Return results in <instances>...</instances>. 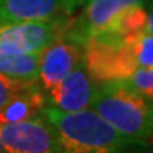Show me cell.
<instances>
[{
	"mask_svg": "<svg viewBox=\"0 0 153 153\" xmlns=\"http://www.w3.org/2000/svg\"><path fill=\"white\" fill-rule=\"evenodd\" d=\"M41 114L52 125L62 153H128L144 145L123 136L92 108L64 113L45 105Z\"/></svg>",
	"mask_w": 153,
	"mask_h": 153,
	"instance_id": "cell-1",
	"label": "cell"
},
{
	"mask_svg": "<svg viewBox=\"0 0 153 153\" xmlns=\"http://www.w3.org/2000/svg\"><path fill=\"white\" fill-rule=\"evenodd\" d=\"M91 108L123 136L142 144L153 139V102L117 81L100 83Z\"/></svg>",
	"mask_w": 153,
	"mask_h": 153,
	"instance_id": "cell-2",
	"label": "cell"
},
{
	"mask_svg": "<svg viewBox=\"0 0 153 153\" xmlns=\"http://www.w3.org/2000/svg\"><path fill=\"white\" fill-rule=\"evenodd\" d=\"M85 67L95 81H119L130 76L137 66L127 36H94L83 44Z\"/></svg>",
	"mask_w": 153,
	"mask_h": 153,
	"instance_id": "cell-3",
	"label": "cell"
},
{
	"mask_svg": "<svg viewBox=\"0 0 153 153\" xmlns=\"http://www.w3.org/2000/svg\"><path fill=\"white\" fill-rule=\"evenodd\" d=\"M71 17L0 22V52L41 53L55 41L66 38Z\"/></svg>",
	"mask_w": 153,
	"mask_h": 153,
	"instance_id": "cell-4",
	"label": "cell"
},
{
	"mask_svg": "<svg viewBox=\"0 0 153 153\" xmlns=\"http://www.w3.org/2000/svg\"><path fill=\"white\" fill-rule=\"evenodd\" d=\"M0 142L5 153H62L52 125L42 114L0 125Z\"/></svg>",
	"mask_w": 153,
	"mask_h": 153,
	"instance_id": "cell-5",
	"label": "cell"
},
{
	"mask_svg": "<svg viewBox=\"0 0 153 153\" xmlns=\"http://www.w3.org/2000/svg\"><path fill=\"white\" fill-rule=\"evenodd\" d=\"M150 0H89L81 6L83 10L78 16L71 17L66 38L83 45L105 30L120 11L133 5L147 6Z\"/></svg>",
	"mask_w": 153,
	"mask_h": 153,
	"instance_id": "cell-6",
	"label": "cell"
},
{
	"mask_svg": "<svg viewBox=\"0 0 153 153\" xmlns=\"http://www.w3.org/2000/svg\"><path fill=\"white\" fill-rule=\"evenodd\" d=\"M99 85L100 83L89 75L83 61L55 86L45 91L47 105L64 113L91 108Z\"/></svg>",
	"mask_w": 153,
	"mask_h": 153,
	"instance_id": "cell-7",
	"label": "cell"
},
{
	"mask_svg": "<svg viewBox=\"0 0 153 153\" xmlns=\"http://www.w3.org/2000/svg\"><path fill=\"white\" fill-rule=\"evenodd\" d=\"M83 62V45L67 38L55 41L39 55L38 85L45 92Z\"/></svg>",
	"mask_w": 153,
	"mask_h": 153,
	"instance_id": "cell-8",
	"label": "cell"
},
{
	"mask_svg": "<svg viewBox=\"0 0 153 153\" xmlns=\"http://www.w3.org/2000/svg\"><path fill=\"white\" fill-rule=\"evenodd\" d=\"M71 0H0V22L71 17Z\"/></svg>",
	"mask_w": 153,
	"mask_h": 153,
	"instance_id": "cell-9",
	"label": "cell"
},
{
	"mask_svg": "<svg viewBox=\"0 0 153 153\" xmlns=\"http://www.w3.org/2000/svg\"><path fill=\"white\" fill-rule=\"evenodd\" d=\"M45 105L47 100L42 88L38 83H30L3 106H0V125L33 119L42 113V108Z\"/></svg>",
	"mask_w": 153,
	"mask_h": 153,
	"instance_id": "cell-10",
	"label": "cell"
},
{
	"mask_svg": "<svg viewBox=\"0 0 153 153\" xmlns=\"http://www.w3.org/2000/svg\"><path fill=\"white\" fill-rule=\"evenodd\" d=\"M39 55L0 52V74L24 83H38Z\"/></svg>",
	"mask_w": 153,
	"mask_h": 153,
	"instance_id": "cell-11",
	"label": "cell"
},
{
	"mask_svg": "<svg viewBox=\"0 0 153 153\" xmlns=\"http://www.w3.org/2000/svg\"><path fill=\"white\" fill-rule=\"evenodd\" d=\"M122 88L144 97L145 100L153 102V66L139 67L130 76L117 81Z\"/></svg>",
	"mask_w": 153,
	"mask_h": 153,
	"instance_id": "cell-12",
	"label": "cell"
},
{
	"mask_svg": "<svg viewBox=\"0 0 153 153\" xmlns=\"http://www.w3.org/2000/svg\"><path fill=\"white\" fill-rule=\"evenodd\" d=\"M127 41L137 69L152 67L153 66V34L147 31L134 33L127 36Z\"/></svg>",
	"mask_w": 153,
	"mask_h": 153,
	"instance_id": "cell-13",
	"label": "cell"
},
{
	"mask_svg": "<svg viewBox=\"0 0 153 153\" xmlns=\"http://www.w3.org/2000/svg\"><path fill=\"white\" fill-rule=\"evenodd\" d=\"M30 83H24L14 78H10L3 74H0V106H3L8 100H11L16 94L25 89Z\"/></svg>",
	"mask_w": 153,
	"mask_h": 153,
	"instance_id": "cell-14",
	"label": "cell"
},
{
	"mask_svg": "<svg viewBox=\"0 0 153 153\" xmlns=\"http://www.w3.org/2000/svg\"><path fill=\"white\" fill-rule=\"evenodd\" d=\"M147 24H145V31L153 34V0L147 3Z\"/></svg>",
	"mask_w": 153,
	"mask_h": 153,
	"instance_id": "cell-15",
	"label": "cell"
},
{
	"mask_svg": "<svg viewBox=\"0 0 153 153\" xmlns=\"http://www.w3.org/2000/svg\"><path fill=\"white\" fill-rule=\"evenodd\" d=\"M89 0H71V10H72V13L75 14V11L76 10H80L85 3H88Z\"/></svg>",
	"mask_w": 153,
	"mask_h": 153,
	"instance_id": "cell-16",
	"label": "cell"
},
{
	"mask_svg": "<svg viewBox=\"0 0 153 153\" xmlns=\"http://www.w3.org/2000/svg\"><path fill=\"white\" fill-rule=\"evenodd\" d=\"M0 153H5V150H3V145H2V142H0Z\"/></svg>",
	"mask_w": 153,
	"mask_h": 153,
	"instance_id": "cell-17",
	"label": "cell"
}]
</instances>
